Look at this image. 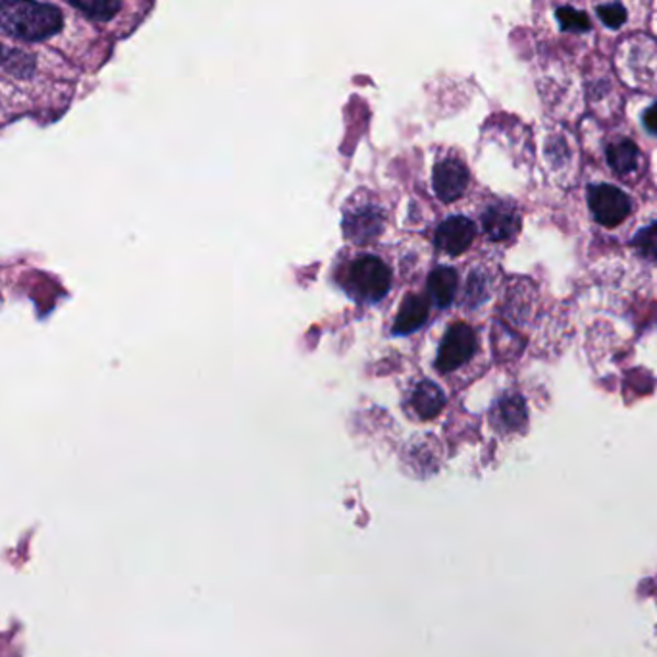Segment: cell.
I'll use <instances>...</instances> for the list:
<instances>
[{
    "mask_svg": "<svg viewBox=\"0 0 657 657\" xmlns=\"http://www.w3.org/2000/svg\"><path fill=\"white\" fill-rule=\"evenodd\" d=\"M556 16L557 22H559L564 32L584 33L588 32L590 25H592L590 24V18L587 16V12L571 9V7L557 9Z\"/></svg>",
    "mask_w": 657,
    "mask_h": 657,
    "instance_id": "obj_15",
    "label": "cell"
},
{
    "mask_svg": "<svg viewBox=\"0 0 657 657\" xmlns=\"http://www.w3.org/2000/svg\"><path fill=\"white\" fill-rule=\"evenodd\" d=\"M477 235V227L465 216L444 220L436 230V245L447 255H461L469 249Z\"/></svg>",
    "mask_w": 657,
    "mask_h": 657,
    "instance_id": "obj_6",
    "label": "cell"
},
{
    "mask_svg": "<svg viewBox=\"0 0 657 657\" xmlns=\"http://www.w3.org/2000/svg\"><path fill=\"white\" fill-rule=\"evenodd\" d=\"M68 4L94 22H109L124 9V4L118 0H68Z\"/></svg>",
    "mask_w": 657,
    "mask_h": 657,
    "instance_id": "obj_14",
    "label": "cell"
},
{
    "mask_svg": "<svg viewBox=\"0 0 657 657\" xmlns=\"http://www.w3.org/2000/svg\"><path fill=\"white\" fill-rule=\"evenodd\" d=\"M588 204L595 222L605 227H615L625 222L633 209L625 191L610 183H598L588 189Z\"/></svg>",
    "mask_w": 657,
    "mask_h": 657,
    "instance_id": "obj_4",
    "label": "cell"
},
{
    "mask_svg": "<svg viewBox=\"0 0 657 657\" xmlns=\"http://www.w3.org/2000/svg\"><path fill=\"white\" fill-rule=\"evenodd\" d=\"M633 245L642 257L657 263V222L641 230L633 240Z\"/></svg>",
    "mask_w": 657,
    "mask_h": 657,
    "instance_id": "obj_16",
    "label": "cell"
},
{
    "mask_svg": "<svg viewBox=\"0 0 657 657\" xmlns=\"http://www.w3.org/2000/svg\"><path fill=\"white\" fill-rule=\"evenodd\" d=\"M482 226L492 242H508L521 230V216L508 207H492L485 212Z\"/></svg>",
    "mask_w": 657,
    "mask_h": 657,
    "instance_id": "obj_7",
    "label": "cell"
},
{
    "mask_svg": "<svg viewBox=\"0 0 657 657\" xmlns=\"http://www.w3.org/2000/svg\"><path fill=\"white\" fill-rule=\"evenodd\" d=\"M434 191L444 203H454L469 186L467 166L457 158H446L434 168Z\"/></svg>",
    "mask_w": 657,
    "mask_h": 657,
    "instance_id": "obj_5",
    "label": "cell"
},
{
    "mask_svg": "<svg viewBox=\"0 0 657 657\" xmlns=\"http://www.w3.org/2000/svg\"><path fill=\"white\" fill-rule=\"evenodd\" d=\"M411 403H413L416 415L424 419V421H431V419L442 413V409L446 405V396H444V391L439 390L436 383L431 382V380H424L413 391Z\"/></svg>",
    "mask_w": 657,
    "mask_h": 657,
    "instance_id": "obj_9",
    "label": "cell"
},
{
    "mask_svg": "<svg viewBox=\"0 0 657 657\" xmlns=\"http://www.w3.org/2000/svg\"><path fill=\"white\" fill-rule=\"evenodd\" d=\"M478 342L475 330L470 328L465 322L452 324L446 332V336L439 344L438 357H436V368L442 375L454 372L461 368L465 363L472 359L477 353Z\"/></svg>",
    "mask_w": 657,
    "mask_h": 657,
    "instance_id": "obj_3",
    "label": "cell"
},
{
    "mask_svg": "<svg viewBox=\"0 0 657 657\" xmlns=\"http://www.w3.org/2000/svg\"><path fill=\"white\" fill-rule=\"evenodd\" d=\"M457 283L459 280L454 268L439 267L432 270V275L428 276V296L432 303L439 309L452 305L457 293Z\"/></svg>",
    "mask_w": 657,
    "mask_h": 657,
    "instance_id": "obj_11",
    "label": "cell"
},
{
    "mask_svg": "<svg viewBox=\"0 0 657 657\" xmlns=\"http://www.w3.org/2000/svg\"><path fill=\"white\" fill-rule=\"evenodd\" d=\"M391 288V270L382 258L363 255L345 272V290L360 303L382 301Z\"/></svg>",
    "mask_w": 657,
    "mask_h": 657,
    "instance_id": "obj_2",
    "label": "cell"
},
{
    "mask_svg": "<svg viewBox=\"0 0 657 657\" xmlns=\"http://www.w3.org/2000/svg\"><path fill=\"white\" fill-rule=\"evenodd\" d=\"M598 16L602 20L603 24L608 27L617 30L621 25L625 24L626 10L623 4L613 2V4H605V7H598Z\"/></svg>",
    "mask_w": 657,
    "mask_h": 657,
    "instance_id": "obj_17",
    "label": "cell"
},
{
    "mask_svg": "<svg viewBox=\"0 0 657 657\" xmlns=\"http://www.w3.org/2000/svg\"><path fill=\"white\" fill-rule=\"evenodd\" d=\"M428 319V303L421 296H408L403 299L400 307V313L393 322V334L398 336H408L416 330L423 328L424 322Z\"/></svg>",
    "mask_w": 657,
    "mask_h": 657,
    "instance_id": "obj_8",
    "label": "cell"
},
{
    "mask_svg": "<svg viewBox=\"0 0 657 657\" xmlns=\"http://www.w3.org/2000/svg\"><path fill=\"white\" fill-rule=\"evenodd\" d=\"M641 149L631 140H621L608 147V163L619 174H633L641 163Z\"/></svg>",
    "mask_w": 657,
    "mask_h": 657,
    "instance_id": "obj_13",
    "label": "cell"
},
{
    "mask_svg": "<svg viewBox=\"0 0 657 657\" xmlns=\"http://www.w3.org/2000/svg\"><path fill=\"white\" fill-rule=\"evenodd\" d=\"M492 421L503 432L523 428L526 424V408H524L523 398L508 396L498 401V405L492 411Z\"/></svg>",
    "mask_w": 657,
    "mask_h": 657,
    "instance_id": "obj_10",
    "label": "cell"
},
{
    "mask_svg": "<svg viewBox=\"0 0 657 657\" xmlns=\"http://www.w3.org/2000/svg\"><path fill=\"white\" fill-rule=\"evenodd\" d=\"M345 235L353 242L365 243L372 240L375 235L380 234L382 230V216L378 212L357 211L352 216L345 219Z\"/></svg>",
    "mask_w": 657,
    "mask_h": 657,
    "instance_id": "obj_12",
    "label": "cell"
},
{
    "mask_svg": "<svg viewBox=\"0 0 657 657\" xmlns=\"http://www.w3.org/2000/svg\"><path fill=\"white\" fill-rule=\"evenodd\" d=\"M642 122H644V125H646V130H648V132H652V134H657V102L656 104H652V107L644 112Z\"/></svg>",
    "mask_w": 657,
    "mask_h": 657,
    "instance_id": "obj_18",
    "label": "cell"
},
{
    "mask_svg": "<svg viewBox=\"0 0 657 657\" xmlns=\"http://www.w3.org/2000/svg\"><path fill=\"white\" fill-rule=\"evenodd\" d=\"M2 30L22 41H45L63 30L64 14L55 4L30 0L2 2Z\"/></svg>",
    "mask_w": 657,
    "mask_h": 657,
    "instance_id": "obj_1",
    "label": "cell"
}]
</instances>
